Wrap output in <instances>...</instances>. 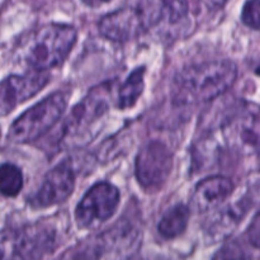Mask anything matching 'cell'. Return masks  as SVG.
I'll return each instance as SVG.
<instances>
[{
	"label": "cell",
	"instance_id": "6da1fadb",
	"mask_svg": "<svg viewBox=\"0 0 260 260\" xmlns=\"http://www.w3.org/2000/svg\"><path fill=\"white\" fill-rule=\"evenodd\" d=\"M238 78V68L230 60L208 61L188 66L175 75L172 96L178 106L210 102L228 91Z\"/></svg>",
	"mask_w": 260,
	"mask_h": 260
},
{
	"label": "cell",
	"instance_id": "7a4b0ae2",
	"mask_svg": "<svg viewBox=\"0 0 260 260\" xmlns=\"http://www.w3.org/2000/svg\"><path fill=\"white\" fill-rule=\"evenodd\" d=\"M76 29L68 24H47L28 36L22 46L23 58L35 71L61 65L76 42Z\"/></svg>",
	"mask_w": 260,
	"mask_h": 260
},
{
	"label": "cell",
	"instance_id": "3957f363",
	"mask_svg": "<svg viewBox=\"0 0 260 260\" xmlns=\"http://www.w3.org/2000/svg\"><path fill=\"white\" fill-rule=\"evenodd\" d=\"M68 106V96L56 91L20 114L9 127L8 140L14 144L32 142L57 123Z\"/></svg>",
	"mask_w": 260,
	"mask_h": 260
},
{
	"label": "cell",
	"instance_id": "277c9868",
	"mask_svg": "<svg viewBox=\"0 0 260 260\" xmlns=\"http://www.w3.org/2000/svg\"><path fill=\"white\" fill-rule=\"evenodd\" d=\"M222 139L240 156L260 155V107L241 102L222 123Z\"/></svg>",
	"mask_w": 260,
	"mask_h": 260
},
{
	"label": "cell",
	"instance_id": "5b68a950",
	"mask_svg": "<svg viewBox=\"0 0 260 260\" xmlns=\"http://www.w3.org/2000/svg\"><path fill=\"white\" fill-rule=\"evenodd\" d=\"M160 19V14L141 5H127L104 15L99 22V30L106 38L126 42L149 29Z\"/></svg>",
	"mask_w": 260,
	"mask_h": 260
},
{
	"label": "cell",
	"instance_id": "8992f818",
	"mask_svg": "<svg viewBox=\"0 0 260 260\" xmlns=\"http://www.w3.org/2000/svg\"><path fill=\"white\" fill-rule=\"evenodd\" d=\"M118 189L111 183H96L76 206V222L83 229L95 228L109 220L118 208Z\"/></svg>",
	"mask_w": 260,
	"mask_h": 260
},
{
	"label": "cell",
	"instance_id": "52a82bcc",
	"mask_svg": "<svg viewBox=\"0 0 260 260\" xmlns=\"http://www.w3.org/2000/svg\"><path fill=\"white\" fill-rule=\"evenodd\" d=\"M173 169V154L167 145L151 141L137 154L135 173L140 185L146 190H156L167 182Z\"/></svg>",
	"mask_w": 260,
	"mask_h": 260
},
{
	"label": "cell",
	"instance_id": "ba28073f",
	"mask_svg": "<svg viewBox=\"0 0 260 260\" xmlns=\"http://www.w3.org/2000/svg\"><path fill=\"white\" fill-rule=\"evenodd\" d=\"M109 85L107 83L94 88L83 101L74 107L73 112L68 117L62 127V137H75L80 132H86L94 122L103 117L108 109Z\"/></svg>",
	"mask_w": 260,
	"mask_h": 260
},
{
	"label": "cell",
	"instance_id": "9c48e42d",
	"mask_svg": "<svg viewBox=\"0 0 260 260\" xmlns=\"http://www.w3.org/2000/svg\"><path fill=\"white\" fill-rule=\"evenodd\" d=\"M57 246V233L48 222L23 228L14 241V253L20 260H42Z\"/></svg>",
	"mask_w": 260,
	"mask_h": 260
},
{
	"label": "cell",
	"instance_id": "30bf717a",
	"mask_svg": "<svg viewBox=\"0 0 260 260\" xmlns=\"http://www.w3.org/2000/svg\"><path fill=\"white\" fill-rule=\"evenodd\" d=\"M74 187L75 174L68 162H62L47 173L42 185L29 198V206L40 210L62 203L70 197Z\"/></svg>",
	"mask_w": 260,
	"mask_h": 260
},
{
	"label": "cell",
	"instance_id": "8fae6325",
	"mask_svg": "<svg viewBox=\"0 0 260 260\" xmlns=\"http://www.w3.org/2000/svg\"><path fill=\"white\" fill-rule=\"evenodd\" d=\"M50 76L41 71L25 75H10L2 81L0 109L5 116L20 103L32 98L48 83Z\"/></svg>",
	"mask_w": 260,
	"mask_h": 260
},
{
	"label": "cell",
	"instance_id": "7c38bea8",
	"mask_svg": "<svg viewBox=\"0 0 260 260\" xmlns=\"http://www.w3.org/2000/svg\"><path fill=\"white\" fill-rule=\"evenodd\" d=\"M234 183L223 175H212L201 180L194 188L192 205L198 212H208L223 205L233 194Z\"/></svg>",
	"mask_w": 260,
	"mask_h": 260
},
{
	"label": "cell",
	"instance_id": "4fadbf2b",
	"mask_svg": "<svg viewBox=\"0 0 260 260\" xmlns=\"http://www.w3.org/2000/svg\"><path fill=\"white\" fill-rule=\"evenodd\" d=\"M248 211V201H239L238 203L222 208L213 215L206 225V235L211 241H220L226 239L234 230Z\"/></svg>",
	"mask_w": 260,
	"mask_h": 260
},
{
	"label": "cell",
	"instance_id": "5bb4252c",
	"mask_svg": "<svg viewBox=\"0 0 260 260\" xmlns=\"http://www.w3.org/2000/svg\"><path fill=\"white\" fill-rule=\"evenodd\" d=\"M189 220V210L184 205H177L165 212L159 222V233L165 239H174L184 233Z\"/></svg>",
	"mask_w": 260,
	"mask_h": 260
},
{
	"label": "cell",
	"instance_id": "9a60e30c",
	"mask_svg": "<svg viewBox=\"0 0 260 260\" xmlns=\"http://www.w3.org/2000/svg\"><path fill=\"white\" fill-rule=\"evenodd\" d=\"M145 68H139L129 74L127 80L122 85L118 94V108L128 109L136 104L137 99L144 91Z\"/></svg>",
	"mask_w": 260,
	"mask_h": 260
},
{
	"label": "cell",
	"instance_id": "2e32d148",
	"mask_svg": "<svg viewBox=\"0 0 260 260\" xmlns=\"http://www.w3.org/2000/svg\"><path fill=\"white\" fill-rule=\"evenodd\" d=\"M23 188V174L18 167L10 162L2 165L0 189L7 197H14Z\"/></svg>",
	"mask_w": 260,
	"mask_h": 260
},
{
	"label": "cell",
	"instance_id": "e0dca14e",
	"mask_svg": "<svg viewBox=\"0 0 260 260\" xmlns=\"http://www.w3.org/2000/svg\"><path fill=\"white\" fill-rule=\"evenodd\" d=\"M160 2L162 5V12L173 23L183 19L189 10L187 0H160Z\"/></svg>",
	"mask_w": 260,
	"mask_h": 260
},
{
	"label": "cell",
	"instance_id": "ac0fdd59",
	"mask_svg": "<svg viewBox=\"0 0 260 260\" xmlns=\"http://www.w3.org/2000/svg\"><path fill=\"white\" fill-rule=\"evenodd\" d=\"M212 260H248V255L239 241H230L216 253Z\"/></svg>",
	"mask_w": 260,
	"mask_h": 260
},
{
	"label": "cell",
	"instance_id": "d6986e66",
	"mask_svg": "<svg viewBox=\"0 0 260 260\" xmlns=\"http://www.w3.org/2000/svg\"><path fill=\"white\" fill-rule=\"evenodd\" d=\"M241 19L253 29H260V0H248L244 5Z\"/></svg>",
	"mask_w": 260,
	"mask_h": 260
},
{
	"label": "cell",
	"instance_id": "ffe728a7",
	"mask_svg": "<svg viewBox=\"0 0 260 260\" xmlns=\"http://www.w3.org/2000/svg\"><path fill=\"white\" fill-rule=\"evenodd\" d=\"M248 240L249 243L256 249H260V212L251 221L248 229Z\"/></svg>",
	"mask_w": 260,
	"mask_h": 260
},
{
	"label": "cell",
	"instance_id": "44dd1931",
	"mask_svg": "<svg viewBox=\"0 0 260 260\" xmlns=\"http://www.w3.org/2000/svg\"><path fill=\"white\" fill-rule=\"evenodd\" d=\"M200 2H202L203 4L207 5V7H210V8H217V7H221V5L225 4L228 0H200Z\"/></svg>",
	"mask_w": 260,
	"mask_h": 260
},
{
	"label": "cell",
	"instance_id": "7402d4cb",
	"mask_svg": "<svg viewBox=\"0 0 260 260\" xmlns=\"http://www.w3.org/2000/svg\"><path fill=\"white\" fill-rule=\"evenodd\" d=\"M111 2V0H83L84 4H86L88 7H101L102 4H106V3Z\"/></svg>",
	"mask_w": 260,
	"mask_h": 260
}]
</instances>
